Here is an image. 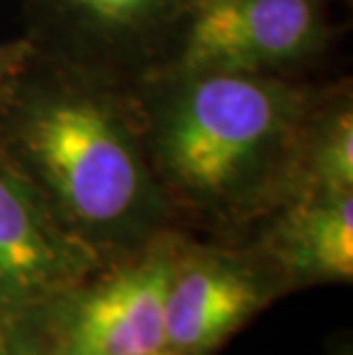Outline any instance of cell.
<instances>
[{"label":"cell","mask_w":353,"mask_h":355,"mask_svg":"<svg viewBox=\"0 0 353 355\" xmlns=\"http://www.w3.org/2000/svg\"><path fill=\"white\" fill-rule=\"evenodd\" d=\"M126 89L177 220L184 214L234 232L294 195L300 142L326 87L271 73L156 67Z\"/></svg>","instance_id":"6da1fadb"},{"label":"cell","mask_w":353,"mask_h":355,"mask_svg":"<svg viewBox=\"0 0 353 355\" xmlns=\"http://www.w3.org/2000/svg\"><path fill=\"white\" fill-rule=\"evenodd\" d=\"M0 152L103 261L177 227L122 85L35 53L0 110Z\"/></svg>","instance_id":"7a4b0ae2"},{"label":"cell","mask_w":353,"mask_h":355,"mask_svg":"<svg viewBox=\"0 0 353 355\" xmlns=\"http://www.w3.org/2000/svg\"><path fill=\"white\" fill-rule=\"evenodd\" d=\"M184 234L163 232L106 261L44 305L58 355H154L165 351V293Z\"/></svg>","instance_id":"3957f363"},{"label":"cell","mask_w":353,"mask_h":355,"mask_svg":"<svg viewBox=\"0 0 353 355\" xmlns=\"http://www.w3.org/2000/svg\"><path fill=\"white\" fill-rule=\"evenodd\" d=\"M328 35L326 0H186L159 67L289 76Z\"/></svg>","instance_id":"277c9868"},{"label":"cell","mask_w":353,"mask_h":355,"mask_svg":"<svg viewBox=\"0 0 353 355\" xmlns=\"http://www.w3.org/2000/svg\"><path fill=\"white\" fill-rule=\"evenodd\" d=\"M40 55L131 87L168 51L186 0H24Z\"/></svg>","instance_id":"5b68a950"},{"label":"cell","mask_w":353,"mask_h":355,"mask_svg":"<svg viewBox=\"0 0 353 355\" xmlns=\"http://www.w3.org/2000/svg\"><path fill=\"white\" fill-rule=\"evenodd\" d=\"M287 286L250 243L182 236L165 293V351L214 355Z\"/></svg>","instance_id":"8992f818"},{"label":"cell","mask_w":353,"mask_h":355,"mask_svg":"<svg viewBox=\"0 0 353 355\" xmlns=\"http://www.w3.org/2000/svg\"><path fill=\"white\" fill-rule=\"evenodd\" d=\"M103 263L0 152V319L42 309Z\"/></svg>","instance_id":"52a82bcc"},{"label":"cell","mask_w":353,"mask_h":355,"mask_svg":"<svg viewBox=\"0 0 353 355\" xmlns=\"http://www.w3.org/2000/svg\"><path fill=\"white\" fill-rule=\"evenodd\" d=\"M250 245L287 291L353 279V191L300 193L257 223Z\"/></svg>","instance_id":"ba28073f"},{"label":"cell","mask_w":353,"mask_h":355,"mask_svg":"<svg viewBox=\"0 0 353 355\" xmlns=\"http://www.w3.org/2000/svg\"><path fill=\"white\" fill-rule=\"evenodd\" d=\"M347 191H353V99L349 83H342L324 89L307 119L294 195Z\"/></svg>","instance_id":"9c48e42d"},{"label":"cell","mask_w":353,"mask_h":355,"mask_svg":"<svg viewBox=\"0 0 353 355\" xmlns=\"http://www.w3.org/2000/svg\"><path fill=\"white\" fill-rule=\"evenodd\" d=\"M0 355H58L40 309L0 319Z\"/></svg>","instance_id":"30bf717a"},{"label":"cell","mask_w":353,"mask_h":355,"mask_svg":"<svg viewBox=\"0 0 353 355\" xmlns=\"http://www.w3.org/2000/svg\"><path fill=\"white\" fill-rule=\"evenodd\" d=\"M35 53H37L35 44L28 37L0 42V110H3L12 87L17 85L19 76L24 73Z\"/></svg>","instance_id":"8fae6325"},{"label":"cell","mask_w":353,"mask_h":355,"mask_svg":"<svg viewBox=\"0 0 353 355\" xmlns=\"http://www.w3.org/2000/svg\"><path fill=\"white\" fill-rule=\"evenodd\" d=\"M330 355H353V353H351V346L349 344H342V346H337V349L330 353Z\"/></svg>","instance_id":"7c38bea8"},{"label":"cell","mask_w":353,"mask_h":355,"mask_svg":"<svg viewBox=\"0 0 353 355\" xmlns=\"http://www.w3.org/2000/svg\"><path fill=\"white\" fill-rule=\"evenodd\" d=\"M154 355H177V353H172V351H159V353H154Z\"/></svg>","instance_id":"4fadbf2b"}]
</instances>
